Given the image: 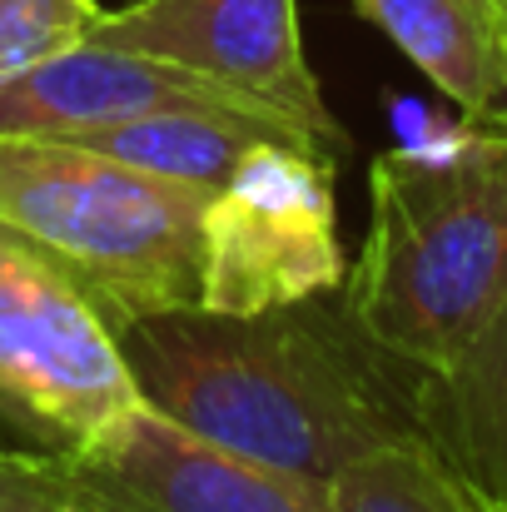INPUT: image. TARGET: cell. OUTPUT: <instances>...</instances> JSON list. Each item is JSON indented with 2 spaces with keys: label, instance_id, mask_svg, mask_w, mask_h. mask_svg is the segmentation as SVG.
Wrapping results in <instances>:
<instances>
[{
  "label": "cell",
  "instance_id": "6da1fadb",
  "mask_svg": "<svg viewBox=\"0 0 507 512\" xmlns=\"http://www.w3.org/2000/svg\"><path fill=\"white\" fill-rule=\"evenodd\" d=\"M120 348L150 408L299 478L334 483L383 448L428 443L423 373L368 339L343 294L264 314L174 309L120 329Z\"/></svg>",
  "mask_w": 507,
  "mask_h": 512
},
{
  "label": "cell",
  "instance_id": "7a4b0ae2",
  "mask_svg": "<svg viewBox=\"0 0 507 512\" xmlns=\"http://www.w3.org/2000/svg\"><path fill=\"white\" fill-rule=\"evenodd\" d=\"M338 294L418 373L448 368L488 329L507 299V120L373 160L368 234Z\"/></svg>",
  "mask_w": 507,
  "mask_h": 512
},
{
  "label": "cell",
  "instance_id": "3957f363",
  "mask_svg": "<svg viewBox=\"0 0 507 512\" xmlns=\"http://www.w3.org/2000/svg\"><path fill=\"white\" fill-rule=\"evenodd\" d=\"M209 189L120 165L65 135H0V224L50 259L115 334L199 309Z\"/></svg>",
  "mask_w": 507,
  "mask_h": 512
},
{
  "label": "cell",
  "instance_id": "277c9868",
  "mask_svg": "<svg viewBox=\"0 0 507 512\" xmlns=\"http://www.w3.org/2000/svg\"><path fill=\"white\" fill-rule=\"evenodd\" d=\"M140 403L115 324L0 224V443L70 458Z\"/></svg>",
  "mask_w": 507,
  "mask_h": 512
},
{
  "label": "cell",
  "instance_id": "5b68a950",
  "mask_svg": "<svg viewBox=\"0 0 507 512\" xmlns=\"http://www.w3.org/2000/svg\"><path fill=\"white\" fill-rule=\"evenodd\" d=\"M343 274L329 150L314 140H259L209 199L199 309L264 314L338 294Z\"/></svg>",
  "mask_w": 507,
  "mask_h": 512
},
{
  "label": "cell",
  "instance_id": "8992f818",
  "mask_svg": "<svg viewBox=\"0 0 507 512\" xmlns=\"http://www.w3.org/2000/svg\"><path fill=\"white\" fill-rule=\"evenodd\" d=\"M90 40L209 75L269 105L329 155L348 145V130L324 105V90L304 60L294 0H135L125 10H105Z\"/></svg>",
  "mask_w": 507,
  "mask_h": 512
},
{
  "label": "cell",
  "instance_id": "52a82bcc",
  "mask_svg": "<svg viewBox=\"0 0 507 512\" xmlns=\"http://www.w3.org/2000/svg\"><path fill=\"white\" fill-rule=\"evenodd\" d=\"M65 468L110 512H338L329 483L244 458L160 408H130Z\"/></svg>",
  "mask_w": 507,
  "mask_h": 512
},
{
  "label": "cell",
  "instance_id": "ba28073f",
  "mask_svg": "<svg viewBox=\"0 0 507 512\" xmlns=\"http://www.w3.org/2000/svg\"><path fill=\"white\" fill-rule=\"evenodd\" d=\"M458 110L507 120V40L498 0H353Z\"/></svg>",
  "mask_w": 507,
  "mask_h": 512
},
{
  "label": "cell",
  "instance_id": "9c48e42d",
  "mask_svg": "<svg viewBox=\"0 0 507 512\" xmlns=\"http://www.w3.org/2000/svg\"><path fill=\"white\" fill-rule=\"evenodd\" d=\"M418 408L443 463L488 512H507V299L448 368L418 378Z\"/></svg>",
  "mask_w": 507,
  "mask_h": 512
},
{
  "label": "cell",
  "instance_id": "30bf717a",
  "mask_svg": "<svg viewBox=\"0 0 507 512\" xmlns=\"http://www.w3.org/2000/svg\"><path fill=\"white\" fill-rule=\"evenodd\" d=\"M75 145H90L120 165H135L145 174H165L179 184H199L209 194L224 189L234 165L259 145V140H309L289 125L239 115V110H214V105H174V110H150L130 115L115 125H95L80 135H65ZM319 145V140H314Z\"/></svg>",
  "mask_w": 507,
  "mask_h": 512
},
{
  "label": "cell",
  "instance_id": "8fae6325",
  "mask_svg": "<svg viewBox=\"0 0 507 512\" xmlns=\"http://www.w3.org/2000/svg\"><path fill=\"white\" fill-rule=\"evenodd\" d=\"M329 493L338 512H488L433 443L383 448L343 468L329 483Z\"/></svg>",
  "mask_w": 507,
  "mask_h": 512
},
{
  "label": "cell",
  "instance_id": "7c38bea8",
  "mask_svg": "<svg viewBox=\"0 0 507 512\" xmlns=\"http://www.w3.org/2000/svg\"><path fill=\"white\" fill-rule=\"evenodd\" d=\"M100 15L95 0H0V80L90 40Z\"/></svg>",
  "mask_w": 507,
  "mask_h": 512
},
{
  "label": "cell",
  "instance_id": "4fadbf2b",
  "mask_svg": "<svg viewBox=\"0 0 507 512\" xmlns=\"http://www.w3.org/2000/svg\"><path fill=\"white\" fill-rule=\"evenodd\" d=\"M0 512H110L55 453L0 443Z\"/></svg>",
  "mask_w": 507,
  "mask_h": 512
},
{
  "label": "cell",
  "instance_id": "5bb4252c",
  "mask_svg": "<svg viewBox=\"0 0 507 512\" xmlns=\"http://www.w3.org/2000/svg\"><path fill=\"white\" fill-rule=\"evenodd\" d=\"M503 40H507V0H503Z\"/></svg>",
  "mask_w": 507,
  "mask_h": 512
},
{
  "label": "cell",
  "instance_id": "9a60e30c",
  "mask_svg": "<svg viewBox=\"0 0 507 512\" xmlns=\"http://www.w3.org/2000/svg\"><path fill=\"white\" fill-rule=\"evenodd\" d=\"M498 5H503V0H498Z\"/></svg>",
  "mask_w": 507,
  "mask_h": 512
}]
</instances>
